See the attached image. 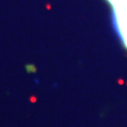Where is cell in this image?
I'll list each match as a JSON object with an SVG mask.
<instances>
[{"instance_id":"cell-2","label":"cell","mask_w":127,"mask_h":127,"mask_svg":"<svg viewBox=\"0 0 127 127\" xmlns=\"http://www.w3.org/2000/svg\"><path fill=\"white\" fill-rule=\"evenodd\" d=\"M106 1H107V2H108L109 4L111 5L112 7H114V6H116V5L121 4L122 2L125 1V0H106Z\"/></svg>"},{"instance_id":"cell-1","label":"cell","mask_w":127,"mask_h":127,"mask_svg":"<svg viewBox=\"0 0 127 127\" xmlns=\"http://www.w3.org/2000/svg\"><path fill=\"white\" fill-rule=\"evenodd\" d=\"M113 8V26L122 43L127 49V0Z\"/></svg>"}]
</instances>
